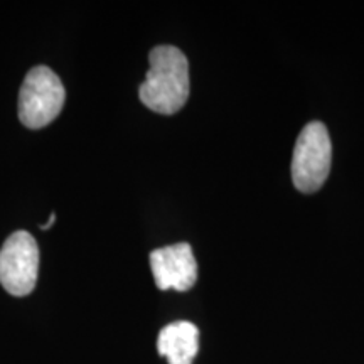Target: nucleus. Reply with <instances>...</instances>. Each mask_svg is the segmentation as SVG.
I'll return each mask as SVG.
<instances>
[{
    "label": "nucleus",
    "instance_id": "1",
    "mask_svg": "<svg viewBox=\"0 0 364 364\" xmlns=\"http://www.w3.org/2000/svg\"><path fill=\"white\" fill-rule=\"evenodd\" d=\"M149 61L150 70L139 90L140 102L161 115H174L189 98L188 58L174 46H157Z\"/></svg>",
    "mask_w": 364,
    "mask_h": 364
},
{
    "label": "nucleus",
    "instance_id": "2",
    "mask_svg": "<svg viewBox=\"0 0 364 364\" xmlns=\"http://www.w3.org/2000/svg\"><path fill=\"white\" fill-rule=\"evenodd\" d=\"M66 91L61 80L48 66L27 73L19 93V118L27 129H44L63 110Z\"/></svg>",
    "mask_w": 364,
    "mask_h": 364
},
{
    "label": "nucleus",
    "instance_id": "3",
    "mask_svg": "<svg viewBox=\"0 0 364 364\" xmlns=\"http://www.w3.org/2000/svg\"><path fill=\"white\" fill-rule=\"evenodd\" d=\"M332 161L329 132L321 122H312L300 132L292 157V181L300 193H316L324 186Z\"/></svg>",
    "mask_w": 364,
    "mask_h": 364
},
{
    "label": "nucleus",
    "instance_id": "4",
    "mask_svg": "<svg viewBox=\"0 0 364 364\" xmlns=\"http://www.w3.org/2000/svg\"><path fill=\"white\" fill-rule=\"evenodd\" d=\"M39 273V248L34 236L16 231L0 250V284L14 297L34 290Z\"/></svg>",
    "mask_w": 364,
    "mask_h": 364
},
{
    "label": "nucleus",
    "instance_id": "5",
    "mask_svg": "<svg viewBox=\"0 0 364 364\" xmlns=\"http://www.w3.org/2000/svg\"><path fill=\"white\" fill-rule=\"evenodd\" d=\"M150 268L161 290L186 292L198 280V263L188 243H176L150 253Z\"/></svg>",
    "mask_w": 364,
    "mask_h": 364
},
{
    "label": "nucleus",
    "instance_id": "6",
    "mask_svg": "<svg viewBox=\"0 0 364 364\" xmlns=\"http://www.w3.org/2000/svg\"><path fill=\"white\" fill-rule=\"evenodd\" d=\"M157 351L169 364H193L199 351V331L193 322H172L159 332Z\"/></svg>",
    "mask_w": 364,
    "mask_h": 364
},
{
    "label": "nucleus",
    "instance_id": "7",
    "mask_svg": "<svg viewBox=\"0 0 364 364\" xmlns=\"http://www.w3.org/2000/svg\"><path fill=\"white\" fill-rule=\"evenodd\" d=\"M54 221H56V215H54V213H53V215L49 216V220L46 221L44 225H41V230H49V228L54 225Z\"/></svg>",
    "mask_w": 364,
    "mask_h": 364
}]
</instances>
